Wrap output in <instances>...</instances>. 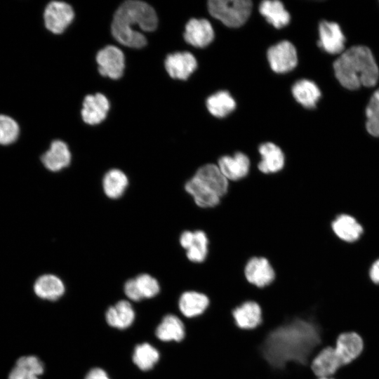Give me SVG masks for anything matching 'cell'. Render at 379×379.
I'll return each instance as SVG.
<instances>
[{
	"label": "cell",
	"mask_w": 379,
	"mask_h": 379,
	"mask_svg": "<svg viewBox=\"0 0 379 379\" xmlns=\"http://www.w3.org/2000/svg\"><path fill=\"white\" fill-rule=\"evenodd\" d=\"M322 342V326L314 316L295 317L270 331L260 351L274 368H284L290 364L310 366Z\"/></svg>",
	"instance_id": "1"
},
{
	"label": "cell",
	"mask_w": 379,
	"mask_h": 379,
	"mask_svg": "<svg viewBox=\"0 0 379 379\" xmlns=\"http://www.w3.org/2000/svg\"><path fill=\"white\" fill-rule=\"evenodd\" d=\"M158 24V18L154 8L141 1H126L116 11L111 25L114 39L120 44L131 48L145 46L147 39L144 32L154 31Z\"/></svg>",
	"instance_id": "2"
},
{
	"label": "cell",
	"mask_w": 379,
	"mask_h": 379,
	"mask_svg": "<svg viewBox=\"0 0 379 379\" xmlns=\"http://www.w3.org/2000/svg\"><path fill=\"white\" fill-rule=\"evenodd\" d=\"M335 75L340 84L350 90L376 84L379 70L371 50L354 46L343 52L334 62Z\"/></svg>",
	"instance_id": "3"
},
{
	"label": "cell",
	"mask_w": 379,
	"mask_h": 379,
	"mask_svg": "<svg viewBox=\"0 0 379 379\" xmlns=\"http://www.w3.org/2000/svg\"><path fill=\"white\" fill-rule=\"evenodd\" d=\"M209 13L230 27H238L248 20L252 10L248 0H211L208 2Z\"/></svg>",
	"instance_id": "4"
},
{
	"label": "cell",
	"mask_w": 379,
	"mask_h": 379,
	"mask_svg": "<svg viewBox=\"0 0 379 379\" xmlns=\"http://www.w3.org/2000/svg\"><path fill=\"white\" fill-rule=\"evenodd\" d=\"M244 275L246 281L259 289L272 285L276 279V273L268 261L263 257H253L245 265Z\"/></svg>",
	"instance_id": "5"
},
{
	"label": "cell",
	"mask_w": 379,
	"mask_h": 379,
	"mask_svg": "<svg viewBox=\"0 0 379 379\" xmlns=\"http://www.w3.org/2000/svg\"><path fill=\"white\" fill-rule=\"evenodd\" d=\"M267 55L272 69L277 73L288 72L293 69L298 63L295 48L288 41H282L271 46Z\"/></svg>",
	"instance_id": "6"
},
{
	"label": "cell",
	"mask_w": 379,
	"mask_h": 379,
	"mask_svg": "<svg viewBox=\"0 0 379 379\" xmlns=\"http://www.w3.org/2000/svg\"><path fill=\"white\" fill-rule=\"evenodd\" d=\"M74 16L72 6L63 1H51L46 7L44 18L46 27L54 34H61Z\"/></svg>",
	"instance_id": "7"
},
{
	"label": "cell",
	"mask_w": 379,
	"mask_h": 379,
	"mask_svg": "<svg viewBox=\"0 0 379 379\" xmlns=\"http://www.w3.org/2000/svg\"><path fill=\"white\" fill-rule=\"evenodd\" d=\"M96 61L98 71L104 77L113 79H119L124 69V55L114 46H107L97 54Z\"/></svg>",
	"instance_id": "8"
},
{
	"label": "cell",
	"mask_w": 379,
	"mask_h": 379,
	"mask_svg": "<svg viewBox=\"0 0 379 379\" xmlns=\"http://www.w3.org/2000/svg\"><path fill=\"white\" fill-rule=\"evenodd\" d=\"M155 335L164 343H180L186 335L185 324L178 315L168 312L162 317L156 327Z\"/></svg>",
	"instance_id": "9"
},
{
	"label": "cell",
	"mask_w": 379,
	"mask_h": 379,
	"mask_svg": "<svg viewBox=\"0 0 379 379\" xmlns=\"http://www.w3.org/2000/svg\"><path fill=\"white\" fill-rule=\"evenodd\" d=\"M209 305L210 300L208 295L193 290L184 291L178 300L180 317L186 319H194L202 315Z\"/></svg>",
	"instance_id": "10"
},
{
	"label": "cell",
	"mask_w": 379,
	"mask_h": 379,
	"mask_svg": "<svg viewBox=\"0 0 379 379\" xmlns=\"http://www.w3.org/2000/svg\"><path fill=\"white\" fill-rule=\"evenodd\" d=\"M342 366L334 347L321 348L312 359L310 368L317 378H330Z\"/></svg>",
	"instance_id": "11"
},
{
	"label": "cell",
	"mask_w": 379,
	"mask_h": 379,
	"mask_svg": "<svg viewBox=\"0 0 379 379\" xmlns=\"http://www.w3.org/2000/svg\"><path fill=\"white\" fill-rule=\"evenodd\" d=\"M363 348L362 338L355 332H346L340 334L338 337L334 347L342 366L356 359L361 354Z\"/></svg>",
	"instance_id": "12"
},
{
	"label": "cell",
	"mask_w": 379,
	"mask_h": 379,
	"mask_svg": "<svg viewBox=\"0 0 379 379\" xmlns=\"http://www.w3.org/2000/svg\"><path fill=\"white\" fill-rule=\"evenodd\" d=\"M235 325L241 330H253L262 322V312L260 305L253 300L242 302L232 310Z\"/></svg>",
	"instance_id": "13"
},
{
	"label": "cell",
	"mask_w": 379,
	"mask_h": 379,
	"mask_svg": "<svg viewBox=\"0 0 379 379\" xmlns=\"http://www.w3.org/2000/svg\"><path fill=\"white\" fill-rule=\"evenodd\" d=\"M319 46L331 54L343 52L345 37L340 26L333 22L322 21L319 26Z\"/></svg>",
	"instance_id": "14"
},
{
	"label": "cell",
	"mask_w": 379,
	"mask_h": 379,
	"mask_svg": "<svg viewBox=\"0 0 379 379\" xmlns=\"http://www.w3.org/2000/svg\"><path fill=\"white\" fill-rule=\"evenodd\" d=\"M197 67V60L189 52H177L167 55L165 67L173 79H187Z\"/></svg>",
	"instance_id": "15"
},
{
	"label": "cell",
	"mask_w": 379,
	"mask_h": 379,
	"mask_svg": "<svg viewBox=\"0 0 379 379\" xmlns=\"http://www.w3.org/2000/svg\"><path fill=\"white\" fill-rule=\"evenodd\" d=\"M184 39L193 46L204 48L213 40L214 31L208 20L192 18L186 24Z\"/></svg>",
	"instance_id": "16"
},
{
	"label": "cell",
	"mask_w": 379,
	"mask_h": 379,
	"mask_svg": "<svg viewBox=\"0 0 379 379\" xmlns=\"http://www.w3.org/2000/svg\"><path fill=\"white\" fill-rule=\"evenodd\" d=\"M250 160L244 153L236 152L233 156H222L218 166L228 180H239L246 177L250 170Z\"/></svg>",
	"instance_id": "17"
},
{
	"label": "cell",
	"mask_w": 379,
	"mask_h": 379,
	"mask_svg": "<svg viewBox=\"0 0 379 379\" xmlns=\"http://www.w3.org/2000/svg\"><path fill=\"white\" fill-rule=\"evenodd\" d=\"M109 109V101L103 94L86 95L81 110L83 120L91 125L100 124L105 119Z\"/></svg>",
	"instance_id": "18"
},
{
	"label": "cell",
	"mask_w": 379,
	"mask_h": 379,
	"mask_svg": "<svg viewBox=\"0 0 379 379\" xmlns=\"http://www.w3.org/2000/svg\"><path fill=\"white\" fill-rule=\"evenodd\" d=\"M44 372V364L35 355L20 357L8 373V379H40Z\"/></svg>",
	"instance_id": "19"
},
{
	"label": "cell",
	"mask_w": 379,
	"mask_h": 379,
	"mask_svg": "<svg viewBox=\"0 0 379 379\" xmlns=\"http://www.w3.org/2000/svg\"><path fill=\"white\" fill-rule=\"evenodd\" d=\"M194 176L211 189L220 198L227 192L228 180L222 174L218 165L205 164L198 168Z\"/></svg>",
	"instance_id": "20"
},
{
	"label": "cell",
	"mask_w": 379,
	"mask_h": 379,
	"mask_svg": "<svg viewBox=\"0 0 379 379\" xmlns=\"http://www.w3.org/2000/svg\"><path fill=\"white\" fill-rule=\"evenodd\" d=\"M135 313L132 305L122 300L110 306L105 312V319L109 326L124 330L135 321Z\"/></svg>",
	"instance_id": "21"
},
{
	"label": "cell",
	"mask_w": 379,
	"mask_h": 379,
	"mask_svg": "<svg viewBox=\"0 0 379 379\" xmlns=\"http://www.w3.org/2000/svg\"><path fill=\"white\" fill-rule=\"evenodd\" d=\"M258 152L261 161L258 168L263 173H274L281 171L285 163L284 154L281 149L272 142H265L259 146Z\"/></svg>",
	"instance_id": "22"
},
{
	"label": "cell",
	"mask_w": 379,
	"mask_h": 379,
	"mask_svg": "<svg viewBox=\"0 0 379 379\" xmlns=\"http://www.w3.org/2000/svg\"><path fill=\"white\" fill-rule=\"evenodd\" d=\"M34 292L42 300L55 301L65 291L63 281L54 274H44L37 278L33 286Z\"/></svg>",
	"instance_id": "23"
},
{
	"label": "cell",
	"mask_w": 379,
	"mask_h": 379,
	"mask_svg": "<svg viewBox=\"0 0 379 379\" xmlns=\"http://www.w3.org/2000/svg\"><path fill=\"white\" fill-rule=\"evenodd\" d=\"M41 161L47 169L59 171L70 164L71 153L66 143L56 140L51 142L50 149L42 155Z\"/></svg>",
	"instance_id": "24"
},
{
	"label": "cell",
	"mask_w": 379,
	"mask_h": 379,
	"mask_svg": "<svg viewBox=\"0 0 379 379\" xmlns=\"http://www.w3.org/2000/svg\"><path fill=\"white\" fill-rule=\"evenodd\" d=\"M185 189L199 207L212 208L220 202V197L195 176L188 180Z\"/></svg>",
	"instance_id": "25"
},
{
	"label": "cell",
	"mask_w": 379,
	"mask_h": 379,
	"mask_svg": "<svg viewBox=\"0 0 379 379\" xmlns=\"http://www.w3.org/2000/svg\"><path fill=\"white\" fill-rule=\"evenodd\" d=\"M331 227L335 235L347 242L356 241L363 233L361 224L354 217L347 214L337 216Z\"/></svg>",
	"instance_id": "26"
},
{
	"label": "cell",
	"mask_w": 379,
	"mask_h": 379,
	"mask_svg": "<svg viewBox=\"0 0 379 379\" xmlns=\"http://www.w3.org/2000/svg\"><path fill=\"white\" fill-rule=\"evenodd\" d=\"M294 98L306 108H314L321 97L318 86L312 81L301 79L296 81L292 87Z\"/></svg>",
	"instance_id": "27"
},
{
	"label": "cell",
	"mask_w": 379,
	"mask_h": 379,
	"mask_svg": "<svg viewBox=\"0 0 379 379\" xmlns=\"http://www.w3.org/2000/svg\"><path fill=\"white\" fill-rule=\"evenodd\" d=\"M260 14L276 28H281L290 22V14L279 1H263L259 6Z\"/></svg>",
	"instance_id": "28"
},
{
	"label": "cell",
	"mask_w": 379,
	"mask_h": 379,
	"mask_svg": "<svg viewBox=\"0 0 379 379\" xmlns=\"http://www.w3.org/2000/svg\"><path fill=\"white\" fill-rule=\"evenodd\" d=\"M159 351L148 343L138 344L133 351L132 360L141 371L152 369L160 360Z\"/></svg>",
	"instance_id": "29"
},
{
	"label": "cell",
	"mask_w": 379,
	"mask_h": 379,
	"mask_svg": "<svg viewBox=\"0 0 379 379\" xmlns=\"http://www.w3.org/2000/svg\"><path fill=\"white\" fill-rule=\"evenodd\" d=\"M128 185V180L126 175L117 168L107 172L102 180L104 192L111 199H117L122 196Z\"/></svg>",
	"instance_id": "30"
},
{
	"label": "cell",
	"mask_w": 379,
	"mask_h": 379,
	"mask_svg": "<svg viewBox=\"0 0 379 379\" xmlns=\"http://www.w3.org/2000/svg\"><path fill=\"white\" fill-rule=\"evenodd\" d=\"M206 107L209 112L216 117H225L236 107V102L226 91H218L208 98Z\"/></svg>",
	"instance_id": "31"
},
{
	"label": "cell",
	"mask_w": 379,
	"mask_h": 379,
	"mask_svg": "<svg viewBox=\"0 0 379 379\" xmlns=\"http://www.w3.org/2000/svg\"><path fill=\"white\" fill-rule=\"evenodd\" d=\"M208 239L202 230L194 232V238L190 246L186 249L187 258L193 262H202L208 254Z\"/></svg>",
	"instance_id": "32"
},
{
	"label": "cell",
	"mask_w": 379,
	"mask_h": 379,
	"mask_svg": "<svg viewBox=\"0 0 379 379\" xmlns=\"http://www.w3.org/2000/svg\"><path fill=\"white\" fill-rule=\"evenodd\" d=\"M366 129L373 136H379V89L371 96L366 109Z\"/></svg>",
	"instance_id": "33"
},
{
	"label": "cell",
	"mask_w": 379,
	"mask_h": 379,
	"mask_svg": "<svg viewBox=\"0 0 379 379\" xmlns=\"http://www.w3.org/2000/svg\"><path fill=\"white\" fill-rule=\"evenodd\" d=\"M19 133V126L13 119L0 114V145H8L14 142Z\"/></svg>",
	"instance_id": "34"
},
{
	"label": "cell",
	"mask_w": 379,
	"mask_h": 379,
	"mask_svg": "<svg viewBox=\"0 0 379 379\" xmlns=\"http://www.w3.org/2000/svg\"><path fill=\"white\" fill-rule=\"evenodd\" d=\"M137 287L142 298H152L160 292V285L158 281L148 274H141L135 278Z\"/></svg>",
	"instance_id": "35"
},
{
	"label": "cell",
	"mask_w": 379,
	"mask_h": 379,
	"mask_svg": "<svg viewBox=\"0 0 379 379\" xmlns=\"http://www.w3.org/2000/svg\"><path fill=\"white\" fill-rule=\"evenodd\" d=\"M124 291L127 298L133 301H140L142 298L138 291L135 278L127 280L124 286Z\"/></svg>",
	"instance_id": "36"
},
{
	"label": "cell",
	"mask_w": 379,
	"mask_h": 379,
	"mask_svg": "<svg viewBox=\"0 0 379 379\" xmlns=\"http://www.w3.org/2000/svg\"><path fill=\"white\" fill-rule=\"evenodd\" d=\"M84 379H110V378L104 369L95 367L87 372Z\"/></svg>",
	"instance_id": "37"
},
{
	"label": "cell",
	"mask_w": 379,
	"mask_h": 379,
	"mask_svg": "<svg viewBox=\"0 0 379 379\" xmlns=\"http://www.w3.org/2000/svg\"><path fill=\"white\" fill-rule=\"evenodd\" d=\"M369 276L373 283L379 284V259L375 260L371 267Z\"/></svg>",
	"instance_id": "38"
},
{
	"label": "cell",
	"mask_w": 379,
	"mask_h": 379,
	"mask_svg": "<svg viewBox=\"0 0 379 379\" xmlns=\"http://www.w3.org/2000/svg\"><path fill=\"white\" fill-rule=\"evenodd\" d=\"M317 379H333V378H317Z\"/></svg>",
	"instance_id": "39"
}]
</instances>
